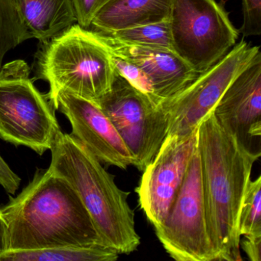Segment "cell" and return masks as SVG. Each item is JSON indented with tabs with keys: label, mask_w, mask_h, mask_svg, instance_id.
Wrapping results in <instances>:
<instances>
[{
	"label": "cell",
	"mask_w": 261,
	"mask_h": 261,
	"mask_svg": "<svg viewBox=\"0 0 261 261\" xmlns=\"http://www.w3.org/2000/svg\"><path fill=\"white\" fill-rule=\"evenodd\" d=\"M9 197L1 207L8 224L9 250L103 244L75 191L49 169L36 171L19 195Z\"/></svg>",
	"instance_id": "6da1fadb"
},
{
	"label": "cell",
	"mask_w": 261,
	"mask_h": 261,
	"mask_svg": "<svg viewBox=\"0 0 261 261\" xmlns=\"http://www.w3.org/2000/svg\"><path fill=\"white\" fill-rule=\"evenodd\" d=\"M198 149L207 228L218 260H241L240 215L259 158L223 129L213 113L198 125Z\"/></svg>",
	"instance_id": "7a4b0ae2"
},
{
	"label": "cell",
	"mask_w": 261,
	"mask_h": 261,
	"mask_svg": "<svg viewBox=\"0 0 261 261\" xmlns=\"http://www.w3.org/2000/svg\"><path fill=\"white\" fill-rule=\"evenodd\" d=\"M48 169L65 178L83 203L103 245L129 254L140 244L129 192L120 189L114 176L71 134L60 131L50 149Z\"/></svg>",
	"instance_id": "3957f363"
},
{
	"label": "cell",
	"mask_w": 261,
	"mask_h": 261,
	"mask_svg": "<svg viewBox=\"0 0 261 261\" xmlns=\"http://www.w3.org/2000/svg\"><path fill=\"white\" fill-rule=\"evenodd\" d=\"M36 62V79L48 82L55 108L62 91L94 102L111 89L112 56L97 33L74 24L45 42Z\"/></svg>",
	"instance_id": "277c9868"
},
{
	"label": "cell",
	"mask_w": 261,
	"mask_h": 261,
	"mask_svg": "<svg viewBox=\"0 0 261 261\" xmlns=\"http://www.w3.org/2000/svg\"><path fill=\"white\" fill-rule=\"evenodd\" d=\"M30 72L19 59L0 68V139L42 155L62 130L56 109L35 86Z\"/></svg>",
	"instance_id": "5b68a950"
},
{
	"label": "cell",
	"mask_w": 261,
	"mask_h": 261,
	"mask_svg": "<svg viewBox=\"0 0 261 261\" xmlns=\"http://www.w3.org/2000/svg\"><path fill=\"white\" fill-rule=\"evenodd\" d=\"M169 25L174 51L198 74L221 60L239 37L216 0H172Z\"/></svg>",
	"instance_id": "8992f818"
},
{
	"label": "cell",
	"mask_w": 261,
	"mask_h": 261,
	"mask_svg": "<svg viewBox=\"0 0 261 261\" xmlns=\"http://www.w3.org/2000/svg\"><path fill=\"white\" fill-rule=\"evenodd\" d=\"M109 118L143 172L167 136L169 116L161 103L116 74L111 89L94 102Z\"/></svg>",
	"instance_id": "52a82bcc"
},
{
	"label": "cell",
	"mask_w": 261,
	"mask_h": 261,
	"mask_svg": "<svg viewBox=\"0 0 261 261\" xmlns=\"http://www.w3.org/2000/svg\"><path fill=\"white\" fill-rule=\"evenodd\" d=\"M259 60V46H251L242 39L213 66L198 74L178 94L162 100V106L169 116L166 137L192 134L213 113L233 80Z\"/></svg>",
	"instance_id": "ba28073f"
},
{
	"label": "cell",
	"mask_w": 261,
	"mask_h": 261,
	"mask_svg": "<svg viewBox=\"0 0 261 261\" xmlns=\"http://www.w3.org/2000/svg\"><path fill=\"white\" fill-rule=\"evenodd\" d=\"M155 230L175 260H218L207 228L198 146L166 218Z\"/></svg>",
	"instance_id": "9c48e42d"
},
{
	"label": "cell",
	"mask_w": 261,
	"mask_h": 261,
	"mask_svg": "<svg viewBox=\"0 0 261 261\" xmlns=\"http://www.w3.org/2000/svg\"><path fill=\"white\" fill-rule=\"evenodd\" d=\"M198 129L189 135L166 137L143 171L136 192L140 207L154 228L164 221L182 184L198 146Z\"/></svg>",
	"instance_id": "30bf717a"
},
{
	"label": "cell",
	"mask_w": 261,
	"mask_h": 261,
	"mask_svg": "<svg viewBox=\"0 0 261 261\" xmlns=\"http://www.w3.org/2000/svg\"><path fill=\"white\" fill-rule=\"evenodd\" d=\"M59 110L71 123V135L102 164L126 169L135 163L134 156L105 113L94 102L62 91L56 98Z\"/></svg>",
	"instance_id": "8fae6325"
},
{
	"label": "cell",
	"mask_w": 261,
	"mask_h": 261,
	"mask_svg": "<svg viewBox=\"0 0 261 261\" xmlns=\"http://www.w3.org/2000/svg\"><path fill=\"white\" fill-rule=\"evenodd\" d=\"M223 129L243 148L261 155V60L247 68L227 88L213 111Z\"/></svg>",
	"instance_id": "7c38bea8"
},
{
	"label": "cell",
	"mask_w": 261,
	"mask_h": 261,
	"mask_svg": "<svg viewBox=\"0 0 261 261\" xmlns=\"http://www.w3.org/2000/svg\"><path fill=\"white\" fill-rule=\"evenodd\" d=\"M97 33L112 56L134 64L148 76L155 95L161 100L176 95L198 76L175 51L125 43Z\"/></svg>",
	"instance_id": "4fadbf2b"
},
{
	"label": "cell",
	"mask_w": 261,
	"mask_h": 261,
	"mask_svg": "<svg viewBox=\"0 0 261 261\" xmlns=\"http://www.w3.org/2000/svg\"><path fill=\"white\" fill-rule=\"evenodd\" d=\"M172 0H111L91 22L93 31L108 33L169 20Z\"/></svg>",
	"instance_id": "5bb4252c"
},
{
	"label": "cell",
	"mask_w": 261,
	"mask_h": 261,
	"mask_svg": "<svg viewBox=\"0 0 261 261\" xmlns=\"http://www.w3.org/2000/svg\"><path fill=\"white\" fill-rule=\"evenodd\" d=\"M32 38L42 43L77 22L71 0H15Z\"/></svg>",
	"instance_id": "9a60e30c"
},
{
	"label": "cell",
	"mask_w": 261,
	"mask_h": 261,
	"mask_svg": "<svg viewBox=\"0 0 261 261\" xmlns=\"http://www.w3.org/2000/svg\"><path fill=\"white\" fill-rule=\"evenodd\" d=\"M119 253L103 244L63 246L35 250H8L0 261H114Z\"/></svg>",
	"instance_id": "2e32d148"
},
{
	"label": "cell",
	"mask_w": 261,
	"mask_h": 261,
	"mask_svg": "<svg viewBox=\"0 0 261 261\" xmlns=\"http://www.w3.org/2000/svg\"><path fill=\"white\" fill-rule=\"evenodd\" d=\"M15 0H0V68L10 50L31 39Z\"/></svg>",
	"instance_id": "e0dca14e"
},
{
	"label": "cell",
	"mask_w": 261,
	"mask_h": 261,
	"mask_svg": "<svg viewBox=\"0 0 261 261\" xmlns=\"http://www.w3.org/2000/svg\"><path fill=\"white\" fill-rule=\"evenodd\" d=\"M103 34L108 35L125 43L164 48L174 51L169 19L157 23L139 25Z\"/></svg>",
	"instance_id": "ac0fdd59"
},
{
	"label": "cell",
	"mask_w": 261,
	"mask_h": 261,
	"mask_svg": "<svg viewBox=\"0 0 261 261\" xmlns=\"http://www.w3.org/2000/svg\"><path fill=\"white\" fill-rule=\"evenodd\" d=\"M241 236H261V176L250 180L240 215Z\"/></svg>",
	"instance_id": "d6986e66"
},
{
	"label": "cell",
	"mask_w": 261,
	"mask_h": 261,
	"mask_svg": "<svg viewBox=\"0 0 261 261\" xmlns=\"http://www.w3.org/2000/svg\"><path fill=\"white\" fill-rule=\"evenodd\" d=\"M111 56L114 68L117 74L124 77L134 88L149 96L152 100L161 103L162 100L156 97L154 92L153 86L150 79L141 69L127 61L123 60L112 55Z\"/></svg>",
	"instance_id": "ffe728a7"
},
{
	"label": "cell",
	"mask_w": 261,
	"mask_h": 261,
	"mask_svg": "<svg viewBox=\"0 0 261 261\" xmlns=\"http://www.w3.org/2000/svg\"><path fill=\"white\" fill-rule=\"evenodd\" d=\"M243 24L241 32L244 37L261 34V0H242Z\"/></svg>",
	"instance_id": "44dd1931"
},
{
	"label": "cell",
	"mask_w": 261,
	"mask_h": 261,
	"mask_svg": "<svg viewBox=\"0 0 261 261\" xmlns=\"http://www.w3.org/2000/svg\"><path fill=\"white\" fill-rule=\"evenodd\" d=\"M75 11L77 23L83 28L91 27L99 11L111 0H71Z\"/></svg>",
	"instance_id": "7402d4cb"
},
{
	"label": "cell",
	"mask_w": 261,
	"mask_h": 261,
	"mask_svg": "<svg viewBox=\"0 0 261 261\" xmlns=\"http://www.w3.org/2000/svg\"><path fill=\"white\" fill-rule=\"evenodd\" d=\"M21 184V178L13 172L0 155V186L10 195H15Z\"/></svg>",
	"instance_id": "603a6c76"
},
{
	"label": "cell",
	"mask_w": 261,
	"mask_h": 261,
	"mask_svg": "<svg viewBox=\"0 0 261 261\" xmlns=\"http://www.w3.org/2000/svg\"><path fill=\"white\" fill-rule=\"evenodd\" d=\"M243 250L251 261H261V236L244 237Z\"/></svg>",
	"instance_id": "cb8c5ba5"
},
{
	"label": "cell",
	"mask_w": 261,
	"mask_h": 261,
	"mask_svg": "<svg viewBox=\"0 0 261 261\" xmlns=\"http://www.w3.org/2000/svg\"><path fill=\"white\" fill-rule=\"evenodd\" d=\"M9 250L8 224L3 215L2 207H0V256Z\"/></svg>",
	"instance_id": "d4e9b609"
}]
</instances>
